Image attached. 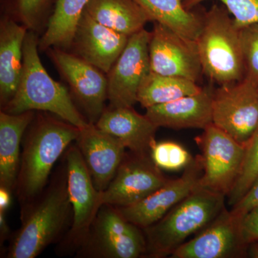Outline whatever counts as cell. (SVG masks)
<instances>
[{
	"label": "cell",
	"instance_id": "cell-35",
	"mask_svg": "<svg viewBox=\"0 0 258 258\" xmlns=\"http://www.w3.org/2000/svg\"><path fill=\"white\" fill-rule=\"evenodd\" d=\"M251 254L254 255V257H258V245L254 246L252 248H251Z\"/></svg>",
	"mask_w": 258,
	"mask_h": 258
},
{
	"label": "cell",
	"instance_id": "cell-11",
	"mask_svg": "<svg viewBox=\"0 0 258 258\" xmlns=\"http://www.w3.org/2000/svg\"><path fill=\"white\" fill-rule=\"evenodd\" d=\"M152 32L145 28L129 37L124 50L107 74L110 108L133 107L139 88L150 69L149 42Z\"/></svg>",
	"mask_w": 258,
	"mask_h": 258
},
{
	"label": "cell",
	"instance_id": "cell-4",
	"mask_svg": "<svg viewBox=\"0 0 258 258\" xmlns=\"http://www.w3.org/2000/svg\"><path fill=\"white\" fill-rule=\"evenodd\" d=\"M226 196L198 187L154 225L144 229V257L171 255L190 236L198 233L225 208Z\"/></svg>",
	"mask_w": 258,
	"mask_h": 258
},
{
	"label": "cell",
	"instance_id": "cell-8",
	"mask_svg": "<svg viewBox=\"0 0 258 258\" xmlns=\"http://www.w3.org/2000/svg\"><path fill=\"white\" fill-rule=\"evenodd\" d=\"M196 142L203 152V174L198 187L228 196L240 176L245 146L212 123Z\"/></svg>",
	"mask_w": 258,
	"mask_h": 258
},
{
	"label": "cell",
	"instance_id": "cell-10",
	"mask_svg": "<svg viewBox=\"0 0 258 258\" xmlns=\"http://www.w3.org/2000/svg\"><path fill=\"white\" fill-rule=\"evenodd\" d=\"M49 57L62 79L69 85L73 96L86 115L89 123L96 124L104 111L108 100V80L104 73L74 53L51 47Z\"/></svg>",
	"mask_w": 258,
	"mask_h": 258
},
{
	"label": "cell",
	"instance_id": "cell-12",
	"mask_svg": "<svg viewBox=\"0 0 258 258\" xmlns=\"http://www.w3.org/2000/svg\"><path fill=\"white\" fill-rule=\"evenodd\" d=\"M168 181L150 155L131 152L125 154L111 182L102 192L103 205L115 208L131 206L147 198Z\"/></svg>",
	"mask_w": 258,
	"mask_h": 258
},
{
	"label": "cell",
	"instance_id": "cell-29",
	"mask_svg": "<svg viewBox=\"0 0 258 258\" xmlns=\"http://www.w3.org/2000/svg\"><path fill=\"white\" fill-rule=\"evenodd\" d=\"M244 78L258 84V24L240 29Z\"/></svg>",
	"mask_w": 258,
	"mask_h": 258
},
{
	"label": "cell",
	"instance_id": "cell-30",
	"mask_svg": "<svg viewBox=\"0 0 258 258\" xmlns=\"http://www.w3.org/2000/svg\"><path fill=\"white\" fill-rule=\"evenodd\" d=\"M50 3L51 0H12L15 15L31 30L36 28Z\"/></svg>",
	"mask_w": 258,
	"mask_h": 258
},
{
	"label": "cell",
	"instance_id": "cell-31",
	"mask_svg": "<svg viewBox=\"0 0 258 258\" xmlns=\"http://www.w3.org/2000/svg\"><path fill=\"white\" fill-rule=\"evenodd\" d=\"M242 233L244 242L247 244L258 242V206L242 217Z\"/></svg>",
	"mask_w": 258,
	"mask_h": 258
},
{
	"label": "cell",
	"instance_id": "cell-28",
	"mask_svg": "<svg viewBox=\"0 0 258 258\" xmlns=\"http://www.w3.org/2000/svg\"><path fill=\"white\" fill-rule=\"evenodd\" d=\"M208 0H186L185 6L192 9L200 3ZM225 7L232 15L236 26L239 29L258 24V0H216Z\"/></svg>",
	"mask_w": 258,
	"mask_h": 258
},
{
	"label": "cell",
	"instance_id": "cell-14",
	"mask_svg": "<svg viewBox=\"0 0 258 258\" xmlns=\"http://www.w3.org/2000/svg\"><path fill=\"white\" fill-rule=\"evenodd\" d=\"M149 42V60L153 72L184 78L198 83L203 74L196 42L154 23Z\"/></svg>",
	"mask_w": 258,
	"mask_h": 258
},
{
	"label": "cell",
	"instance_id": "cell-25",
	"mask_svg": "<svg viewBox=\"0 0 258 258\" xmlns=\"http://www.w3.org/2000/svg\"><path fill=\"white\" fill-rule=\"evenodd\" d=\"M203 89L191 80L164 76L150 71L139 88L138 103L147 108L195 94Z\"/></svg>",
	"mask_w": 258,
	"mask_h": 258
},
{
	"label": "cell",
	"instance_id": "cell-26",
	"mask_svg": "<svg viewBox=\"0 0 258 258\" xmlns=\"http://www.w3.org/2000/svg\"><path fill=\"white\" fill-rule=\"evenodd\" d=\"M258 175V125L245 145L243 164L240 176L229 194L228 205L235 206L243 198Z\"/></svg>",
	"mask_w": 258,
	"mask_h": 258
},
{
	"label": "cell",
	"instance_id": "cell-15",
	"mask_svg": "<svg viewBox=\"0 0 258 258\" xmlns=\"http://www.w3.org/2000/svg\"><path fill=\"white\" fill-rule=\"evenodd\" d=\"M203 174L201 155L194 158L182 176L169 179L165 184L142 201L125 208H116L127 221L144 230L160 220L171 209L198 187Z\"/></svg>",
	"mask_w": 258,
	"mask_h": 258
},
{
	"label": "cell",
	"instance_id": "cell-32",
	"mask_svg": "<svg viewBox=\"0 0 258 258\" xmlns=\"http://www.w3.org/2000/svg\"><path fill=\"white\" fill-rule=\"evenodd\" d=\"M258 206V175L247 192L244 195L231 210L237 215L243 217L252 209Z\"/></svg>",
	"mask_w": 258,
	"mask_h": 258
},
{
	"label": "cell",
	"instance_id": "cell-33",
	"mask_svg": "<svg viewBox=\"0 0 258 258\" xmlns=\"http://www.w3.org/2000/svg\"><path fill=\"white\" fill-rule=\"evenodd\" d=\"M12 193L10 190L0 187V211L5 212L9 208L11 204Z\"/></svg>",
	"mask_w": 258,
	"mask_h": 258
},
{
	"label": "cell",
	"instance_id": "cell-2",
	"mask_svg": "<svg viewBox=\"0 0 258 258\" xmlns=\"http://www.w3.org/2000/svg\"><path fill=\"white\" fill-rule=\"evenodd\" d=\"M72 217L64 163V169L54 176L50 186L21 212L22 225L12 239L6 257H37L47 246L60 240Z\"/></svg>",
	"mask_w": 258,
	"mask_h": 258
},
{
	"label": "cell",
	"instance_id": "cell-18",
	"mask_svg": "<svg viewBox=\"0 0 258 258\" xmlns=\"http://www.w3.org/2000/svg\"><path fill=\"white\" fill-rule=\"evenodd\" d=\"M96 126L119 139L126 149L137 155H150L159 127L133 107L105 108Z\"/></svg>",
	"mask_w": 258,
	"mask_h": 258
},
{
	"label": "cell",
	"instance_id": "cell-5",
	"mask_svg": "<svg viewBox=\"0 0 258 258\" xmlns=\"http://www.w3.org/2000/svg\"><path fill=\"white\" fill-rule=\"evenodd\" d=\"M203 17L196 44L204 74L220 86L244 79L240 29L224 5H213Z\"/></svg>",
	"mask_w": 258,
	"mask_h": 258
},
{
	"label": "cell",
	"instance_id": "cell-3",
	"mask_svg": "<svg viewBox=\"0 0 258 258\" xmlns=\"http://www.w3.org/2000/svg\"><path fill=\"white\" fill-rule=\"evenodd\" d=\"M35 32L27 33L23 46V69L16 93L1 111L19 114L29 111L50 112L79 128L89 123L76 108L67 88L47 74L38 54Z\"/></svg>",
	"mask_w": 258,
	"mask_h": 258
},
{
	"label": "cell",
	"instance_id": "cell-27",
	"mask_svg": "<svg viewBox=\"0 0 258 258\" xmlns=\"http://www.w3.org/2000/svg\"><path fill=\"white\" fill-rule=\"evenodd\" d=\"M150 157L159 169L174 171L186 169L194 159L183 146L171 141L156 142L151 149Z\"/></svg>",
	"mask_w": 258,
	"mask_h": 258
},
{
	"label": "cell",
	"instance_id": "cell-34",
	"mask_svg": "<svg viewBox=\"0 0 258 258\" xmlns=\"http://www.w3.org/2000/svg\"><path fill=\"white\" fill-rule=\"evenodd\" d=\"M5 212L0 211V232H1V241L5 240L9 235L10 228L5 219Z\"/></svg>",
	"mask_w": 258,
	"mask_h": 258
},
{
	"label": "cell",
	"instance_id": "cell-7",
	"mask_svg": "<svg viewBox=\"0 0 258 258\" xmlns=\"http://www.w3.org/2000/svg\"><path fill=\"white\" fill-rule=\"evenodd\" d=\"M146 249L143 230L115 207L103 205L76 253L79 257L138 258L144 257Z\"/></svg>",
	"mask_w": 258,
	"mask_h": 258
},
{
	"label": "cell",
	"instance_id": "cell-20",
	"mask_svg": "<svg viewBox=\"0 0 258 258\" xmlns=\"http://www.w3.org/2000/svg\"><path fill=\"white\" fill-rule=\"evenodd\" d=\"M25 25L5 17L0 25V104L1 108L14 96L23 69Z\"/></svg>",
	"mask_w": 258,
	"mask_h": 258
},
{
	"label": "cell",
	"instance_id": "cell-9",
	"mask_svg": "<svg viewBox=\"0 0 258 258\" xmlns=\"http://www.w3.org/2000/svg\"><path fill=\"white\" fill-rule=\"evenodd\" d=\"M212 123L245 146L258 125V84L247 79L214 91Z\"/></svg>",
	"mask_w": 258,
	"mask_h": 258
},
{
	"label": "cell",
	"instance_id": "cell-19",
	"mask_svg": "<svg viewBox=\"0 0 258 258\" xmlns=\"http://www.w3.org/2000/svg\"><path fill=\"white\" fill-rule=\"evenodd\" d=\"M214 91L200 92L146 108L145 115L157 126L172 129H205L212 123Z\"/></svg>",
	"mask_w": 258,
	"mask_h": 258
},
{
	"label": "cell",
	"instance_id": "cell-24",
	"mask_svg": "<svg viewBox=\"0 0 258 258\" xmlns=\"http://www.w3.org/2000/svg\"><path fill=\"white\" fill-rule=\"evenodd\" d=\"M90 0H56L55 9L46 30L39 40V50L51 47L69 49L74 40L76 26Z\"/></svg>",
	"mask_w": 258,
	"mask_h": 258
},
{
	"label": "cell",
	"instance_id": "cell-1",
	"mask_svg": "<svg viewBox=\"0 0 258 258\" xmlns=\"http://www.w3.org/2000/svg\"><path fill=\"white\" fill-rule=\"evenodd\" d=\"M81 128L47 112L35 113L23 139V152L15 192L21 212L31 206L45 190L52 167Z\"/></svg>",
	"mask_w": 258,
	"mask_h": 258
},
{
	"label": "cell",
	"instance_id": "cell-16",
	"mask_svg": "<svg viewBox=\"0 0 258 258\" xmlns=\"http://www.w3.org/2000/svg\"><path fill=\"white\" fill-rule=\"evenodd\" d=\"M76 144L95 186L103 192L111 182L124 159L126 148L119 139L91 123L81 128Z\"/></svg>",
	"mask_w": 258,
	"mask_h": 258
},
{
	"label": "cell",
	"instance_id": "cell-6",
	"mask_svg": "<svg viewBox=\"0 0 258 258\" xmlns=\"http://www.w3.org/2000/svg\"><path fill=\"white\" fill-rule=\"evenodd\" d=\"M68 189L73 217L71 227L58 247L60 254L77 252L103 206L102 192L95 186L82 154L76 144L64 153Z\"/></svg>",
	"mask_w": 258,
	"mask_h": 258
},
{
	"label": "cell",
	"instance_id": "cell-22",
	"mask_svg": "<svg viewBox=\"0 0 258 258\" xmlns=\"http://www.w3.org/2000/svg\"><path fill=\"white\" fill-rule=\"evenodd\" d=\"M85 11L98 23L129 37L150 22L134 0H90Z\"/></svg>",
	"mask_w": 258,
	"mask_h": 258
},
{
	"label": "cell",
	"instance_id": "cell-17",
	"mask_svg": "<svg viewBox=\"0 0 258 258\" xmlns=\"http://www.w3.org/2000/svg\"><path fill=\"white\" fill-rule=\"evenodd\" d=\"M128 39L124 34L98 23L84 10L71 47L75 55L107 74L124 50Z\"/></svg>",
	"mask_w": 258,
	"mask_h": 258
},
{
	"label": "cell",
	"instance_id": "cell-23",
	"mask_svg": "<svg viewBox=\"0 0 258 258\" xmlns=\"http://www.w3.org/2000/svg\"><path fill=\"white\" fill-rule=\"evenodd\" d=\"M150 21L167 27L181 37L196 42L203 25V15L188 9L186 0H134Z\"/></svg>",
	"mask_w": 258,
	"mask_h": 258
},
{
	"label": "cell",
	"instance_id": "cell-21",
	"mask_svg": "<svg viewBox=\"0 0 258 258\" xmlns=\"http://www.w3.org/2000/svg\"><path fill=\"white\" fill-rule=\"evenodd\" d=\"M35 115V111L19 114L0 112V187L15 191L20 162V144Z\"/></svg>",
	"mask_w": 258,
	"mask_h": 258
},
{
	"label": "cell",
	"instance_id": "cell-13",
	"mask_svg": "<svg viewBox=\"0 0 258 258\" xmlns=\"http://www.w3.org/2000/svg\"><path fill=\"white\" fill-rule=\"evenodd\" d=\"M242 217L225 208L210 225L178 247L171 257H240L247 245L242 233Z\"/></svg>",
	"mask_w": 258,
	"mask_h": 258
}]
</instances>
